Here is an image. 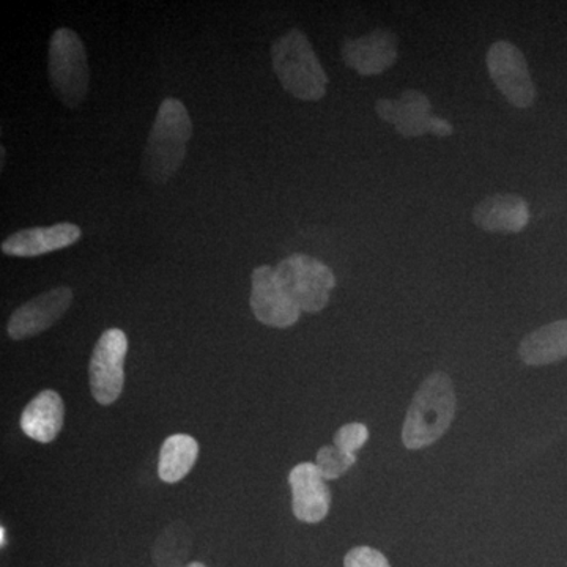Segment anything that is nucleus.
Masks as SVG:
<instances>
[{"instance_id":"obj_1","label":"nucleus","mask_w":567,"mask_h":567,"mask_svg":"<svg viewBox=\"0 0 567 567\" xmlns=\"http://www.w3.org/2000/svg\"><path fill=\"white\" fill-rule=\"evenodd\" d=\"M192 134L193 122L185 104L178 99L164 100L145 144L142 159L145 177L156 185L169 182L181 169Z\"/></svg>"},{"instance_id":"obj_2","label":"nucleus","mask_w":567,"mask_h":567,"mask_svg":"<svg viewBox=\"0 0 567 567\" xmlns=\"http://www.w3.org/2000/svg\"><path fill=\"white\" fill-rule=\"evenodd\" d=\"M456 413V394L445 372H434L416 391L406 412L402 442L409 450H421L442 439Z\"/></svg>"},{"instance_id":"obj_3","label":"nucleus","mask_w":567,"mask_h":567,"mask_svg":"<svg viewBox=\"0 0 567 567\" xmlns=\"http://www.w3.org/2000/svg\"><path fill=\"white\" fill-rule=\"evenodd\" d=\"M271 63L282 87L295 99L303 102L323 99L328 76L303 32L293 29L275 40Z\"/></svg>"},{"instance_id":"obj_4","label":"nucleus","mask_w":567,"mask_h":567,"mask_svg":"<svg viewBox=\"0 0 567 567\" xmlns=\"http://www.w3.org/2000/svg\"><path fill=\"white\" fill-rule=\"evenodd\" d=\"M48 73L52 91L65 106L78 107L84 102L91 82L87 52L80 35L71 29L52 33L48 52Z\"/></svg>"},{"instance_id":"obj_5","label":"nucleus","mask_w":567,"mask_h":567,"mask_svg":"<svg viewBox=\"0 0 567 567\" xmlns=\"http://www.w3.org/2000/svg\"><path fill=\"white\" fill-rule=\"evenodd\" d=\"M276 279L301 312H319L330 301L336 278L330 267L306 254H293L275 267Z\"/></svg>"},{"instance_id":"obj_6","label":"nucleus","mask_w":567,"mask_h":567,"mask_svg":"<svg viewBox=\"0 0 567 567\" xmlns=\"http://www.w3.org/2000/svg\"><path fill=\"white\" fill-rule=\"evenodd\" d=\"M126 352L128 339L117 328L104 331L96 342L91 360V390L99 404L111 405L121 398L125 385L123 364Z\"/></svg>"},{"instance_id":"obj_7","label":"nucleus","mask_w":567,"mask_h":567,"mask_svg":"<svg viewBox=\"0 0 567 567\" xmlns=\"http://www.w3.org/2000/svg\"><path fill=\"white\" fill-rule=\"evenodd\" d=\"M487 69L498 91L518 110L532 106L536 91L528 63L516 44L496 41L487 52Z\"/></svg>"},{"instance_id":"obj_8","label":"nucleus","mask_w":567,"mask_h":567,"mask_svg":"<svg viewBox=\"0 0 567 567\" xmlns=\"http://www.w3.org/2000/svg\"><path fill=\"white\" fill-rule=\"evenodd\" d=\"M71 303H73V292L70 287H55L48 290L20 306L11 315L7 333L14 341L43 333L61 320V317L69 311Z\"/></svg>"},{"instance_id":"obj_9","label":"nucleus","mask_w":567,"mask_h":567,"mask_svg":"<svg viewBox=\"0 0 567 567\" xmlns=\"http://www.w3.org/2000/svg\"><path fill=\"white\" fill-rule=\"evenodd\" d=\"M249 305L260 323L271 328H289L300 319V308L287 297L276 279L275 268L262 265L252 271Z\"/></svg>"},{"instance_id":"obj_10","label":"nucleus","mask_w":567,"mask_h":567,"mask_svg":"<svg viewBox=\"0 0 567 567\" xmlns=\"http://www.w3.org/2000/svg\"><path fill=\"white\" fill-rule=\"evenodd\" d=\"M295 517L306 524H319L330 513L331 492L327 480L312 462L295 466L289 475Z\"/></svg>"},{"instance_id":"obj_11","label":"nucleus","mask_w":567,"mask_h":567,"mask_svg":"<svg viewBox=\"0 0 567 567\" xmlns=\"http://www.w3.org/2000/svg\"><path fill=\"white\" fill-rule=\"evenodd\" d=\"M342 59L363 76L383 73L398 61V37L390 31H374L361 39L347 40Z\"/></svg>"},{"instance_id":"obj_12","label":"nucleus","mask_w":567,"mask_h":567,"mask_svg":"<svg viewBox=\"0 0 567 567\" xmlns=\"http://www.w3.org/2000/svg\"><path fill=\"white\" fill-rule=\"evenodd\" d=\"M80 238L81 229L76 224L61 223L50 227H32L10 235L3 240L2 252L13 257H39L76 244Z\"/></svg>"},{"instance_id":"obj_13","label":"nucleus","mask_w":567,"mask_h":567,"mask_svg":"<svg viewBox=\"0 0 567 567\" xmlns=\"http://www.w3.org/2000/svg\"><path fill=\"white\" fill-rule=\"evenodd\" d=\"M377 114L385 122L393 123L395 130L404 137L424 136L431 132V102L424 93L406 91L399 100H379Z\"/></svg>"},{"instance_id":"obj_14","label":"nucleus","mask_w":567,"mask_h":567,"mask_svg":"<svg viewBox=\"0 0 567 567\" xmlns=\"http://www.w3.org/2000/svg\"><path fill=\"white\" fill-rule=\"evenodd\" d=\"M473 219L487 233L518 234L528 226L529 208L517 194H495L476 205Z\"/></svg>"},{"instance_id":"obj_15","label":"nucleus","mask_w":567,"mask_h":567,"mask_svg":"<svg viewBox=\"0 0 567 567\" xmlns=\"http://www.w3.org/2000/svg\"><path fill=\"white\" fill-rule=\"evenodd\" d=\"M65 405L59 393L47 390L33 398L21 415V429L29 439L50 443L61 434Z\"/></svg>"},{"instance_id":"obj_16","label":"nucleus","mask_w":567,"mask_h":567,"mask_svg":"<svg viewBox=\"0 0 567 567\" xmlns=\"http://www.w3.org/2000/svg\"><path fill=\"white\" fill-rule=\"evenodd\" d=\"M518 354L528 365H547L565 360L567 358V320L544 324L525 336L518 347Z\"/></svg>"},{"instance_id":"obj_17","label":"nucleus","mask_w":567,"mask_h":567,"mask_svg":"<svg viewBox=\"0 0 567 567\" xmlns=\"http://www.w3.org/2000/svg\"><path fill=\"white\" fill-rule=\"evenodd\" d=\"M197 456H199V445L192 435H171L159 451V477L164 483H178L192 472Z\"/></svg>"},{"instance_id":"obj_18","label":"nucleus","mask_w":567,"mask_h":567,"mask_svg":"<svg viewBox=\"0 0 567 567\" xmlns=\"http://www.w3.org/2000/svg\"><path fill=\"white\" fill-rule=\"evenodd\" d=\"M194 536L183 522H174L156 537L152 559L156 567H185L192 555Z\"/></svg>"},{"instance_id":"obj_19","label":"nucleus","mask_w":567,"mask_h":567,"mask_svg":"<svg viewBox=\"0 0 567 567\" xmlns=\"http://www.w3.org/2000/svg\"><path fill=\"white\" fill-rule=\"evenodd\" d=\"M357 462L354 454L346 453L338 446H323L316 458L317 468L327 481L338 480L349 472Z\"/></svg>"},{"instance_id":"obj_20","label":"nucleus","mask_w":567,"mask_h":567,"mask_svg":"<svg viewBox=\"0 0 567 567\" xmlns=\"http://www.w3.org/2000/svg\"><path fill=\"white\" fill-rule=\"evenodd\" d=\"M369 431L364 424L352 423L342 425L334 435V446L346 453L354 454L368 442Z\"/></svg>"},{"instance_id":"obj_21","label":"nucleus","mask_w":567,"mask_h":567,"mask_svg":"<svg viewBox=\"0 0 567 567\" xmlns=\"http://www.w3.org/2000/svg\"><path fill=\"white\" fill-rule=\"evenodd\" d=\"M344 567H391L382 551L371 547H354L344 558Z\"/></svg>"},{"instance_id":"obj_22","label":"nucleus","mask_w":567,"mask_h":567,"mask_svg":"<svg viewBox=\"0 0 567 567\" xmlns=\"http://www.w3.org/2000/svg\"><path fill=\"white\" fill-rule=\"evenodd\" d=\"M429 133L435 134V136H450V134H453V125L446 122L445 118L432 117L431 132Z\"/></svg>"},{"instance_id":"obj_23","label":"nucleus","mask_w":567,"mask_h":567,"mask_svg":"<svg viewBox=\"0 0 567 567\" xmlns=\"http://www.w3.org/2000/svg\"><path fill=\"white\" fill-rule=\"evenodd\" d=\"M7 537H6V527L0 528V546L6 547Z\"/></svg>"},{"instance_id":"obj_24","label":"nucleus","mask_w":567,"mask_h":567,"mask_svg":"<svg viewBox=\"0 0 567 567\" xmlns=\"http://www.w3.org/2000/svg\"><path fill=\"white\" fill-rule=\"evenodd\" d=\"M185 567H207L203 565V563L196 561V563H189V565H186Z\"/></svg>"}]
</instances>
